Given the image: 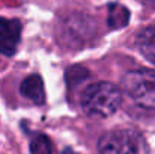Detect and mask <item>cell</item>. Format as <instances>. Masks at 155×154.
Returning a JSON list of instances; mask_svg holds the SVG:
<instances>
[{
	"mask_svg": "<svg viewBox=\"0 0 155 154\" xmlns=\"http://www.w3.org/2000/svg\"><path fill=\"white\" fill-rule=\"evenodd\" d=\"M120 101V89L110 82H98L89 85L80 98L84 113L92 118H107L113 115L119 109Z\"/></svg>",
	"mask_w": 155,
	"mask_h": 154,
	"instance_id": "1",
	"label": "cell"
},
{
	"mask_svg": "<svg viewBox=\"0 0 155 154\" xmlns=\"http://www.w3.org/2000/svg\"><path fill=\"white\" fill-rule=\"evenodd\" d=\"M100 154H149V147L142 133L131 128L111 130L98 141Z\"/></svg>",
	"mask_w": 155,
	"mask_h": 154,
	"instance_id": "2",
	"label": "cell"
},
{
	"mask_svg": "<svg viewBox=\"0 0 155 154\" xmlns=\"http://www.w3.org/2000/svg\"><path fill=\"white\" fill-rule=\"evenodd\" d=\"M124 92L145 109H155V71L140 68L122 77Z\"/></svg>",
	"mask_w": 155,
	"mask_h": 154,
	"instance_id": "3",
	"label": "cell"
},
{
	"mask_svg": "<svg viewBox=\"0 0 155 154\" xmlns=\"http://www.w3.org/2000/svg\"><path fill=\"white\" fill-rule=\"evenodd\" d=\"M21 39V23L0 17V53L12 56Z\"/></svg>",
	"mask_w": 155,
	"mask_h": 154,
	"instance_id": "4",
	"label": "cell"
},
{
	"mask_svg": "<svg viewBox=\"0 0 155 154\" xmlns=\"http://www.w3.org/2000/svg\"><path fill=\"white\" fill-rule=\"evenodd\" d=\"M20 92L23 97L30 100L35 104H44L45 101V89H44V82L38 74H32L26 77L21 85H20Z\"/></svg>",
	"mask_w": 155,
	"mask_h": 154,
	"instance_id": "5",
	"label": "cell"
},
{
	"mask_svg": "<svg viewBox=\"0 0 155 154\" xmlns=\"http://www.w3.org/2000/svg\"><path fill=\"white\" fill-rule=\"evenodd\" d=\"M137 47L146 59L155 63V26L148 27L139 33Z\"/></svg>",
	"mask_w": 155,
	"mask_h": 154,
	"instance_id": "6",
	"label": "cell"
},
{
	"mask_svg": "<svg viewBox=\"0 0 155 154\" xmlns=\"http://www.w3.org/2000/svg\"><path fill=\"white\" fill-rule=\"evenodd\" d=\"M130 21V11L122 6V5H111L108 8V17H107V24L110 29H120L127 26Z\"/></svg>",
	"mask_w": 155,
	"mask_h": 154,
	"instance_id": "7",
	"label": "cell"
},
{
	"mask_svg": "<svg viewBox=\"0 0 155 154\" xmlns=\"http://www.w3.org/2000/svg\"><path fill=\"white\" fill-rule=\"evenodd\" d=\"M30 154H53V144L48 136L38 133L30 139Z\"/></svg>",
	"mask_w": 155,
	"mask_h": 154,
	"instance_id": "8",
	"label": "cell"
}]
</instances>
